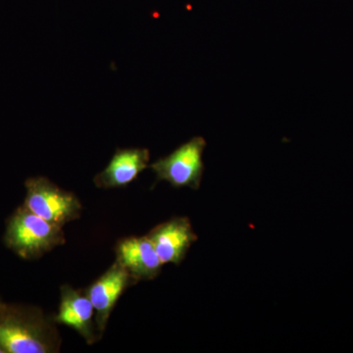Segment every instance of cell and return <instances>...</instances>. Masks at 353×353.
Returning a JSON list of instances; mask_svg holds the SVG:
<instances>
[{
	"label": "cell",
	"mask_w": 353,
	"mask_h": 353,
	"mask_svg": "<svg viewBox=\"0 0 353 353\" xmlns=\"http://www.w3.org/2000/svg\"><path fill=\"white\" fill-rule=\"evenodd\" d=\"M60 343L57 330L41 310L0 303V347L4 352H57Z\"/></svg>",
	"instance_id": "obj_1"
},
{
	"label": "cell",
	"mask_w": 353,
	"mask_h": 353,
	"mask_svg": "<svg viewBox=\"0 0 353 353\" xmlns=\"http://www.w3.org/2000/svg\"><path fill=\"white\" fill-rule=\"evenodd\" d=\"M4 243L21 259H37L64 245L63 227L48 222L22 205L7 222Z\"/></svg>",
	"instance_id": "obj_2"
},
{
	"label": "cell",
	"mask_w": 353,
	"mask_h": 353,
	"mask_svg": "<svg viewBox=\"0 0 353 353\" xmlns=\"http://www.w3.org/2000/svg\"><path fill=\"white\" fill-rule=\"evenodd\" d=\"M26 208L48 222L63 227L80 217L82 204L72 192L60 189L46 176H32L25 183Z\"/></svg>",
	"instance_id": "obj_3"
},
{
	"label": "cell",
	"mask_w": 353,
	"mask_h": 353,
	"mask_svg": "<svg viewBox=\"0 0 353 353\" xmlns=\"http://www.w3.org/2000/svg\"><path fill=\"white\" fill-rule=\"evenodd\" d=\"M205 148V139L194 137L170 154L153 162L150 167L154 172L157 183L164 181L176 189L199 190L205 170L203 161Z\"/></svg>",
	"instance_id": "obj_4"
},
{
	"label": "cell",
	"mask_w": 353,
	"mask_h": 353,
	"mask_svg": "<svg viewBox=\"0 0 353 353\" xmlns=\"http://www.w3.org/2000/svg\"><path fill=\"white\" fill-rule=\"evenodd\" d=\"M162 263L180 265L197 241L188 217H174L153 228L146 234Z\"/></svg>",
	"instance_id": "obj_5"
},
{
	"label": "cell",
	"mask_w": 353,
	"mask_h": 353,
	"mask_svg": "<svg viewBox=\"0 0 353 353\" xmlns=\"http://www.w3.org/2000/svg\"><path fill=\"white\" fill-rule=\"evenodd\" d=\"M134 284L130 274L117 261L101 277L90 285L85 294L94 308L95 324L101 336L120 296Z\"/></svg>",
	"instance_id": "obj_6"
},
{
	"label": "cell",
	"mask_w": 353,
	"mask_h": 353,
	"mask_svg": "<svg viewBox=\"0 0 353 353\" xmlns=\"http://www.w3.org/2000/svg\"><path fill=\"white\" fill-rule=\"evenodd\" d=\"M53 322L75 330L88 345L101 338L95 324L94 308L87 294L69 285L61 287L59 309Z\"/></svg>",
	"instance_id": "obj_7"
},
{
	"label": "cell",
	"mask_w": 353,
	"mask_h": 353,
	"mask_svg": "<svg viewBox=\"0 0 353 353\" xmlns=\"http://www.w3.org/2000/svg\"><path fill=\"white\" fill-rule=\"evenodd\" d=\"M116 261L124 267L134 284L157 278L163 266L146 234L120 241L116 245Z\"/></svg>",
	"instance_id": "obj_8"
},
{
	"label": "cell",
	"mask_w": 353,
	"mask_h": 353,
	"mask_svg": "<svg viewBox=\"0 0 353 353\" xmlns=\"http://www.w3.org/2000/svg\"><path fill=\"white\" fill-rule=\"evenodd\" d=\"M150 160L148 148H119L108 166L94 176V185L101 189L127 187L150 167Z\"/></svg>",
	"instance_id": "obj_9"
},
{
	"label": "cell",
	"mask_w": 353,
	"mask_h": 353,
	"mask_svg": "<svg viewBox=\"0 0 353 353\" xmlns=\"http://www.w3.org/2000/svg\"><path fill=\"white\" fill-rule=\"evenodd\" d=\"M0 353H6V352H4V350H2L1 347H0Z\"/></svg>",
	"instance_id": "obj_10"
},
{
	"label": "cell",
	"mask_w": 353,
	"mask_h": 353,
	"mask_svg": "<svg viewBox=\"0 0 353 353\" xmlns=\"http://www.w3.org/2000/svg\"><path fill=\"white\" fill-rule=\"evenodd\" d=\"M0 303H1V301H0Z\"/></svg>",
	"instance_id": "obj_11"
}]
</instances>
